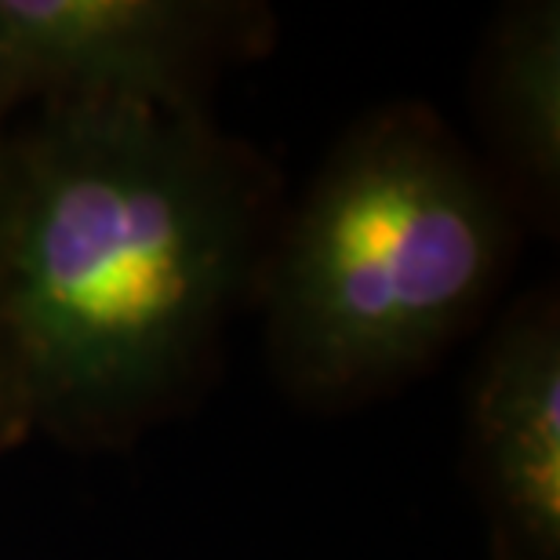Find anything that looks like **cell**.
Returning <instances> with one entry per match:
<instances>
[{"label": "cell", "mask_w": 560, "mask_h": 560, "mask_svg": "<svg viewBox=\"0 0 560 560\" xmlns=\"http://www.w3.org/2000/svg\"><path fill=\"white\" fill-rule=\"evenodd\" d=\"M270 175L205 109L40 98L0 136V299L26 433L117 447L200 372L270 252Z\"/></svg>", "instance_id": "obj_1"}, {"label": "cell", "mask_w": 560, "mask_h": 560, "mask_svg": "<svg viewBox=\"0 0 560 560\" xmlns=\"http://www.w3.org/2000/svg\"><path fill=\"white\" fill-rule=\"evenodd\" d=\"M469 458L491 560H560V310L532 291L469 383Z\"/></svg>", "instance_id": "obj_4"}, {"label": "cell", "mask_w": 560, "mask_h": 560, "mask_svg": "<svg viewBox=\"0 0 560 560\" xmlns=\"http://www.w3.org/2000/svg\"><path fill=\"white\" fill-rule=\"evenodd\" d=\"M0 120H11V106L4 103V95H0Z\"/></svg>", "instance_id": "obj_7"}, {"label": "cell", "mask_w": 560, "mask_h": 560, "mask_svg": "<svg viewBox=\"0 0 560 560\" xmlns=\"http://www.w3.org/2000/svg\"><path fill=\"white\" fill-rule=\"evenodd\" d=\"M8 120H0V136H4ZM26 436V419H22L19 386H15V364H11V346L4 328V299H0V458Z\"/></svg>", "instance_id": "obj_6"}, {"label": "cell", "mask_w": 560, "mask_h": 560, "mask_svg": "<svg viewBox=\"0 0 560 560\" xmlns=\"http://www.w3.org/2000/svg\"><path fill=\"white\" fill-rule=\"evenodd\" d=\"M513 197L422 103L350 125L262 266L266 353L291 400L400 389L480 317L513 259Z\"/></svg>", "instance_id": "obj_2"}, {"label": "cell", "mask_w": 560, "mask_h": 560, "mask_svg": "<svg viewBox=\"0 0 560 560\" xmlns=\"http://www.w3.org/2000/svg\"><path fill=\"white\" fill-rule=\"evenodd\" d=\"M488 136L513 178V194L542 222L560 200V8L513 4L495 19L485 48Z\"/></svg>", "instance_id": "obj_5"}, {"label": "cell", "mask_w": 560, "mask_h": 560, "mask_svg": "<svg viewBox=\"0 0 560 560\" xmlns=\"http://www.w3.org/2000/svg\"><path fill=\"white\" fill-rule=\"evenodd\" d=\"M255 8L194 0H0V95L205 109V88L255 44Z\"/></svg>", "instance_id": "obj_3"}]
</instances>
